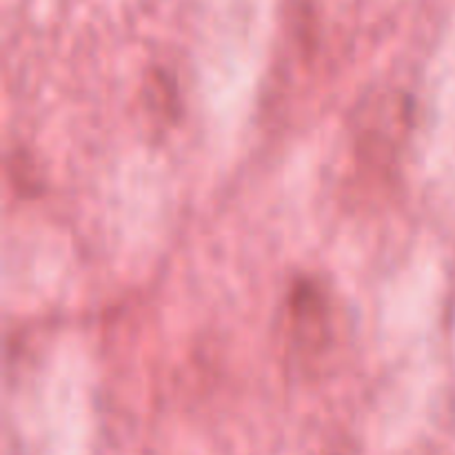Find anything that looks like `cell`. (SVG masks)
<instances>
[{
    "label": "cell",
    "instance_id": "cell-1",
    "mask_svg": "<svg viewBox=\"0 0 455 455\" xmlns=\"http://www.w3.org/2000/svg\"><path fill=\"white\" fill-rule=\"evenodd\" d=\"M293 349L305 358H315L329 345V302L323 287L314 280H298L289 293Z\"/></svg>",
    "mask_w": 455,
    "mask_h": 455
}]
</instances>
